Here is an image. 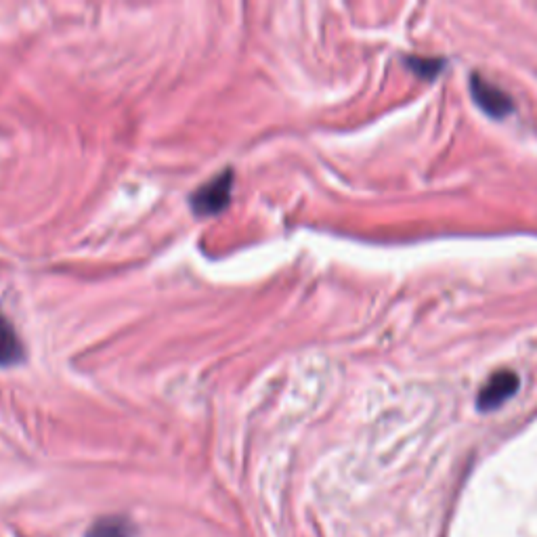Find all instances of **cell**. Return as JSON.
Segmentation results:
<instances>
[{
	"label": "cell",
	"instance_id": "cell-1",
	"mask_svg": "<svg viewBox=\"0 0 537 537\" xmlns=\"http://www.w3.org/2000/svg\"><path fill=\"white\" fill-rule=\"evenodd\" d=\"M233 189V170L227 168L219 177L204 183L196 193L191 196V210L198 217H210V214H219L227 208L231 200Z\"/></svg>",
	"mask_w": 537,
	"mask_h": 537
},
{
	"label": "cell",
	"instance_id": "cell-2",
	"mask_svg": "<svg viewBox=\"0 0 537 537\" xmlns=\"http://www.w3.org/2000/svg\"><path fill=\"white\" fill-rule=\"evenodd\" d=\"M519 384H521V380L514 372H510V370L496 372L479 391L477 407L481 412L498 410L502 403H506L514 393L519 391Z\"/></svg>",
	"mask_w": 537,
	"mask_h": 537
},
{
	"label": "cell",
	"instance_id": "cell-3",
	"mask_svg": "<svg viewBox=\"0 0 537 537\" xmlns=\"http://www.w3.org/2000/svg\"><path fill=\"white\" fill-rule=\"evenodd\" d=\"M470 91H472V97H475V101L479 103L481 110L487 112L489 116L504 118L512 112V107H514L512 99L502 89H498L496 84L483 80L481 76H472Z\"/></svg>",
	"mask_w": 537,
	"mask_h": 537
},
{
	"label": "cell",
	"instance_id": "cell-4",
	"mask_svg": "<svg viewBox=\"0 0 537 537\" xmlns=\"http://www.w3.org/2000/svg\"><path fill=\"white\" fill-rule=\"evenodd\" d=\"M24 361V345L7 317L0 315V368Z\"/></svg>",
	"mask_w": 537,
	"mask_h": 537
},
{
	"label": "cell",
	"instance_id": "cell-5",
	"mask_svg": "<svg viewBox=\"0 0 537 537\" xmlns=\"http://www.w3.org/2000/svg\"><path fill=\"white\" fill-rule=\"evenodd\" d=\"M137 527L128 517H122V514H110V517H101L95 521L87 537H135Z\"/></svg>",
	"mask_w": 537,
	"mask_h": 537
},
{
	"label": "cell",
	"instance_id": "cell-6",
	"mask_svg": "<svg viewBox=\"0 0 537 537\" xmlns=\"http://www.w3.org/2000/svg\"><path fill=\"white\" fill-rule=\"evenodd\" d=\"M410 66L420 76H435L441 70L439 68L441 61H437V59H431V61H426V59H410Z\"/></svg>",
	"mask_w": 537,
	"mask_h": 537
}]
</instances>
